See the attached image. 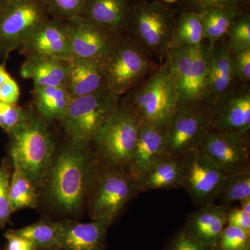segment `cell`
I'll list each match as a JSON object with an SVG mask.
<instances>
[{"mask_svg": "<svg viewBox=\"0 0 250 250\" xmlns=\"http://www.w3.org/2000/svg\"><path fill=\"white\" fill-rule=\"evenodd\" d=\"M98 163L92 143L67 139L39 188L40 201L63 220H75L86 207Z\"/></svg>", "mask_w": 250, "mask_h": 250, "instance_id": "cell-1", "label": "cell"}, {"mask_svg": "<svg viewBox=\"0 0 250 250\" xmlns=\"http://www.w3.org/2000/svg\"><path fill=\"white\" fill-rule=\"evenodd\" d=\"M123 98L137 112L143 123L164 129L179 103L168 54L160 65Z\"/></svg>", "mask_w": 250, "mask_h": 250, "instance_id": "cell-2", "label": "cell"}, {"mask_svg": "<svg viewBox=\"0 0 250 250\" xmlns=\"http://www.w3.org/2000/svg\"><path fill=\"white\" fill-rule=\"evenodd\" d=\"M9 136V157L40 188L57 152L48 123L34 113Z\"/></svg>", "mask_w": 250, "mask_h": 250, "instance_id": "cell-3", "label": "cell"}, {"mask_svg": "<svg viewBox=\"0 0 250 250\" xmlns=\"http://www.w3.org/2000/svg\"><path fill=\"white\" fill-rule=\"evenodd\" d=\"M142 124L137 112L122 97L116 111L91 143L98 165L128 172Z\"/></svg>", "mask_w": 250, "mask_h": 250, "instance_id": "cell-4", "label": "cell"}, {"mask_svg": "<svg viewBox=\"0 0 250 250\" xmlns=\"http://www.w3.org/2000/svg\"><path fill=\"white\" fill-rule=\"evenodd\" d=\"M175 21L174 13L164 3L139 1L130 6L125 34L161 63L170 50Z\"/></svg>", "mask_w": 250, "mask_h": 250, "instance_id": "cell-5", "label": "cell"}, {"mask_svg": "<svg viewBox=\"0 0 250 250\" xmlns=\"http://www.w3.org/2000/svg\"><path fill=\"white\" fill-rule=\"evenodd\" d=\"M103 61L106 89L122 98L159 66L126 34L118 36Z\"/></svg>", "mask_w": 250, "mask_h": 250, "instance_id": "cell-6", "label": "cell"}, {"mask_svg": "<svg viewBox=\"0 0 250 250\" xmlns=\"http://www.w3.org/2000/svg\"><path fill=\"white\" fill-rule=\"evenodd\" d=\"M139 193L137 182L127 172L98 165L85 208L92 220L106 222L111 225Z\"/></svg>", "mask_w": 250, "mask_h": 250, "instance_id": "cell-7", "label": "cell"}, {"mask_svg": "<svg viewBox=\"0 0 250 250\" xmlns=\"http://www.w3.org/2000/svg\"><path fill=\"white\" fill-rule=\"evenodd\" d=\"M168 56L178 90L179 106L209 108V47L207 42L170 49Z\"/></svg>", "mask_w": 250, "mask_h": 250, "instance_id": "cell-8", "label": "cell"}, {"mask_svg": "<svg viewBox=\"0 0 250 250\" xmlns=\"http://www.w3.org/2000/svg\"><path fill=\"white\" fill-rule=\"evenodd\" d=\"M121 98L103 88L71 99L60 124L67 139L93 142L118 107Z\"/></svg>", "mask_w": 250, "mask_h": 250, "instance_id": "cell-9", "label": "cell"}, {"mask_svg": "<svg viewBox=\"0 0 250 250\" xmlns=\"http://www.w3.org/2000/svg\"><path fill=\"white\" fill-rule=\"evenodd\" d=\"M49 18L42 0H11L0 14V58L6 62Z\"/></svg>", "mask_w": 250, "mask_h": 250, "instance_id": "cell-10", "label": "cell"}, {"mask_svg": "<svg viewBox=\"0 0 250 250\" xmlns=\"http://www.w3.org/2000/svg\"><path fill=\"white\" fill-rule=\"evenodd\" d=\"M182 164V187L199 208L218 200L228 177L220 167L199 150L179 156Z\"/></svg>", "mask_w": 250, "mask_h": 250, "instance_id": "cell-11", "label": "cell"}, {"mask_svg": "<svg viewBox=\"0 0 250 250\" xmlns=\"http://www.w3.org/2000/svg\"><path fill=\"white\" fill-rule=\"evenodd\" d=\"M210 130L209 108L179 106L164 129L167 152L181 156L198 150Z\"/></svg>", "mask_w": 250, "mask_h": 250, "instance_id": "cell-12", "label": "cell"}, {"mask_svg": "<svg viewBox=\"0 0 250 250\" xmlns=\"http://www.w3.org/2000/svg\"><path fill=\"white\" fill-rule=\"evenodd\" d=\"M247 135L210 130L198 150L228 175L238 173L250 169Z\"/></svg>", "mask_w": 250, "mask_h": 250, "instance_id": "cell-13", "label": "cell"}, {"mask_svg": "<svg viewBox=\"0 0 250 250\" xmlns=\"http://www.w3.org/2000/svg\"><path fill=\"white\" fill-rule=\"evenodd\" d=\"M211 130L248 134L250 129V83L239 84L209 108Z\"/></svg>", "mask_w": 250, "mask_h": 250, "instance_id": "cell-14", "label": "cell"}, {"mask_svg": "<svg viewBox=\"0 0 250 250\" xmlns=\"http://www.w3.org/2000/svg\"><path fill=\"white\" fill-rule=\"evenodd\" d=\"M24 57L38 56L69 61L73 58L65 21L49 18L20 47Z\"/></svg>", "mask_w": 250, "mask_h": 250, "instance_id": "cell-15", "label": "cell"}, {"mask_svg": "<svg viewBox=\"0 0 250 250\" xmlns=\"http://www.w3.org/2000/svg\"><path fill=\"white\" fill-rule=\"evenodd\" d=\"M238 83L233 70L232 52L227 38L209 47L208 102L209 108L226 96Z\"/></svg>", "mask_w": 250, "mask_h": 250, "instance_id": "cell-16", "label": "cell"}, {"mask_svg": "<svg viewBox=\"0 0 250 250\" xmlns=\"http://www.w3.org/2000/svg\"><path fill=\"white\" fill-rule=\"evenodd\" d=\"M65 25L74 58L103 59L116 38L80 16L66 21Z\"/></svg>", "mask_w": 250, "mask_h": 250, "instance_id": "cell-17", "label": "cell"}, {"mask_svg": "<svg viewBox=\"0 0 250 250\" xmlns=\"http://www.w3.org/2000/svg\"><path fill=\"white\" fill-rule=\"evenodd\" d=\"M61 248L65 250H105L106 236L111 225L106 222L92 220L80 223L65 219L59 221Z\"/></svg>", "mask_w": 250, "mask_h": 250, "instance_id": "cell-18", "label": "cell"}, {"mask_svg": "<svg viewBox=\"0 0 250 250\" xmlns=\"http://www.w3.org/2000/svg\"><path fill=\"white\" fill-rule=\"evenodd\" d=\"M129 0H85L80 17L108 35H123L129 16Z\"/></svg>", "mask_w": 250, "mask_h": 250, "instance_id": "cell-19", "label": "cell"}, {"mask_svg": "<svg viewBox=\"0 0 250 250\" xmlns=\"http://www.w3.org/2000/svg\"><path fill=\"white\" fill-rule=\"evenodd\" d=\"M229 209V207L221 204L203 206L189 215L184 229L211 249L218 246L221 233L228 225Z\"/></svg>", "mask_w": 250, "mask_h": 250, "instance_id": "cell-20", "label": "cell"}, {"mask_svg": "<svg viewBox=\"0 0 250 250\" xmlns=\"http://www.w3.org/2000/svg\"><path fill=\"white\" fill-rule=\"evenodd\" d=\"M167 153L164 129L143 123L128 172L139 183L153 164Z\"/></svg>", "mask_w": 250, "mask_h": 250, "instance_id": "cell-21", "label": "cell"}, {"mask_svg": "<svg viewBox=\"0 0 250 250\" xmlns=\"http://www.w3.org/2000/svg\"><path fill=\"white\" fill-rule=\"evenodd\" d=\"M65 89L71 99L106 88L102 59L69 60Z\"/></svg>", "mask_w": 250, "mask_h": 250, "instance_id": "cell-22", "label": "cell"}, {"mask_svg": "<svg viewBox=\"0 0 250 250\" xmlns=\"http://www.w3.org/2000/svg\"><path fill=\"white\" fill-rule=\"evenodd\" d=\"M68 62L62 59L27 56L20 72L22 78L32 80L34 87H65Z\"/></svg>", "mask_w": 250, "mask_h": 250, "instance_id": "cell-23", "label": "cell"}, {"mask_svg": "<svg viewBox=\"0 0 250 250\" xmlns=\"http://www.w3.org/2000/svg\"><path fill=\"white\" fill-rule=\"evenodd\" d=\"M182 177L181 158L167 153L156 161L140 179L139 191L182 188Z\"/></svg>", "mask_w": 250, "mask_h": 250, "instance_id": "cell-24", "label": "cell"}, {"mask_svg": "<svg viewBox=\"0 0 250 250\" xmlns=\"http://www.w3.org/2000/svg\"><path fill=\"white\" fill-rule=\"evenodd\" d=\"M31 93L37 114L43 121L62 122L71 100L65 87L35 86Z\"/></svg>", "mask_w": 250, "mask_h": 250, "instance_id": "cell-25", "label": "cell"}, {"mask_svg": "<svg viewBox=\"0 0 250 250\" xmlns=\"http://www.w3.org/2000/svg\"><path fill=\"white\" fill-rule=\"evenodd\" d=\"M9 197L13 213L23 208H36L40 203L39 190L19 166L11 162Z\"/></svg>", "mask_w": 250, "mask_h": 250, "instance_id": "cell-26", "label": "cell"}, {"mask_svg": "<svg viewBox=\"0 0 250 250\" xmlns=\"http://www.w3.org/2000/svg\"><path fill=\"white\" fill-rule=\"evenodd\" d=\"M205 41L203 19L200 12L188 10L176 17L170 49L200 45Z\"/></svg>", "mask_w": 250, "mask_h": 250, "instance_id": "cell-27", "label": "cell"}, {"mask_svg": "<svg viewBox=\"0 0 250 250\" xmlns=\"http://www.w3.org/2000/svg\"><path fill=\"white\" fill-rule=\"evenodd\" d=\"M241 11L243 9L220 6L200 11L203 19L205 40L208 47H213L227 37L233 21Z\"/></svg>", "mask_w": 250, "mask_h": 250, "instance_id": "cell-28", "label": "cell"}, {"mask_svg": "<svg viewBox=\"0 0 250 250\" xmlns=\"http://www.w3.org/2000/svg\"><path fill=\"white\" fill-rule=\"evenodd\" d=\"M59 227V221L43 218L14 230L18 234L31 241L37 250H54L61 248Z\"/></svg>", "mask_w": 250, "mask_h": 250, "instance_id": "cell-29", "label": "cell"}, {"mask_svg": "<svg viewBox=\"0 0 250 250\" xmlns=\"http://www.w3.org/2000/svg\"><path fill=\"white\" fill-rule=\"evenodd\" d=\"M250 197V169L229 174L218 198L221 205L228 206Z\"/></svg>", "mask_w": 250, "mask_h": 250, "instance_id": "cell-30", "label": "cell"}, {"mask_svg": "<svg viewBox=\"0 0 250 250\" xmlns=\"http://www.w3.org/2000/svg\"><path fill=\"white\" fill-rule=\"evenodd\" d=\"M30 108L0 101V127L8 136L21 128L34 114Z\"/></svg>", "mask_w": 250, "mask_h": 250, "instance_id": "cell-31", "label": "cell"}, {"mask_svg": "<svg viewBox=\"0 0 250 250\" xmlns=\"http://www.w3.org/2000/svg\"><path fill=\"white\" fill-rule=\"evenodd\" d=\"M231 52L250 49V16L241 11L233 21L227 35Z\"/></svg>", "mask_w": 250, "mask_h": 250, "instance_id": "cell-32", "label": "cell"}, {"mask_svg": "<svg viewBox=\"0 0 250 250\" xmlns=\"http://www.w3.org/2000/svg\"><path fill=\"white\" fill-rule=\"evenodd\" d=\"M11 171L12 165L9 156L4 158L0 164V228L1 229L11 223L13 214L9 197Z\"/></svg>", "mask_w": 250, "mask_h": 250, "instance_id": "cell-33", "label": "cell"}, {"mask_svg": "<svg viewBox=\"0 0 250 250\" xmlns=\"http://www.w3.org/2000/svg\"><path fill=\"white\" fill-rule=\"evenodd\" d=\"M85 0H42L49 17L65 21L80 16Z\"/></svg>", "mask_w": 250, "mask_h": 250, "instance_id": "cell-34", "label": "cell"}, {"mask_svg": "<svg viewBox=\"0 0 250 250\" xmlns=\"http://www.w3.org/2000/svg\"><path fill=\"white\" fill-rule=\"evenodd\" d=\"M218 246L221 250L250 249V233L227 225L221 233Z\"/></svg>", "mask_w": 250, "mask_h": 250, "instance_id": "cell-35", "label": "cell"}, {"mask_svg": "<svg viewBox=\"0 0 250 250\" xmlns=\"http://www.w3.org/2000/svg\"><path fill=\"white\" fill-rule=\"evenodd\" d=\"M21 90L17 82L9 75L4 64H0V101L16 104Z\"/></svg>", "mask_w": 250, "mask_h": 250, "instance_id": "cell-36", "label": "cell"}, {"mask_svg": "<svg viewBox=\"0 0 250 250\" xmlns=\"http://www.w3.org/2000/svg\"><path fill=\"white\" fill-rule=\"evenodd\" d=\"M233 70L240 84L250 83V49L232 52Z\"/></svg>", "mask_w": 250, "mask_h": 250, "instance_id": "cell-37", "label": "cell"}, {"mask_svg": "<svg viewBox=\"0 0 250 250\" xmlns=\"http://www.w3.org/2000/svg\"><path fill=\"white\" fill-rule=\"evenodd\" d=\"M166 250H210L183 228L174 236Z\"/></svg>", "mask_w": 250, "mask_h": 250, "instance_id": "cell-38", "label": "cell"}, {"mask_svg": "<svg viewBox=\"0 0 250 250\" xmlns=\"http://www.w3.org/2000/svg\"><path fill=\"white\" fill-rule=\"evenodd\" d=\"M190 10L200 11L212 7L237 8L243 9L244 5L248 3V0H188Z\"/></svg>", "mask_w": 250, "mask_h": 250, "instance_id": "cell-39", "label": "cell"}, {"mask_svg": "<svg viewBox=\"0 0 250 250\" xmlns=\"http://www.w3.org/2000/svg\"><path fill=\"white\" fill-rule=\"evenodd\" d=\"M4 236L6 240L5 250H37L31 241L15 232L12 229L6 231Z\"/></svg>", "mask_w": 250, "mask_h": 250, "instance_id": "cell-40", "label": "cell"}, {"mask_svg": "<svg viewBox=\"0 0 250 250\" xmlns=\"http://www.w3.org/2000/svg\"><path fill=\"white\" fill-rule=\"evenodd\" d=\"M228 225L241 229L250 233V214L243 211L240 207L230 208L228 217Z\"/></svg>", "mask_w": 250, "mask_h": 250, "instance_id": "cell-41", "label": "cell"}, {"mask_svg": "<svg viewBox=\"0 0 250 250\" xmlns=\"http://www.w3.org/2000/svg\"><path fill=\"white\" fill-rule=\"evenodd\" d=\"M239 203L240 205H241L240 208H241L243 211L246 212V213H248V214H250V198H247L242 200Z\"/></svg>", "mask_w": 250, "mask_h": 250, "instance_id": "cell-42", "label": "cell"}, {"mask_svg": "<svg viewBox=\"0 0 250 250\" xmlns=\"http://www.w3.org/2000/svg\"><path fill=\"white\" fill-rule=\"evenodd\" d=\"M11 0H0V14L6 8Z\"/></svg>", "mask_w": 250, "mask_h": 250, "instance_id": "cell-43", "label": "cell"}, {"mask_svg": "<svg viewBox=\"0 0 250 250\" xmlns=\"http://www.w3.org/2000/svg\"><path fill=\"white\" fill-rule=\"evenodd\" d=\"M161 1L167 3V4H172V3L176 2V1H178V0H161Z\"/></svg>", "mask_w": 250, "mask_h": 250, "instance_id": "cell-44", "label": "cell"}, {"mask_svg": "<svg viewBox=\"0 0 250 250\" xmlns=\"http://www.w3.org/2000/svg\"><path fill=\"white\" fill-rule=\"evenodd\" d=\"M210 250H221L218 248V246L215 247V248H211Z\"/></svg>", "mask_w": 250, "mask_h": 250, "instance_id": "cell-45", "label": "cell"}, {"mask_svg": "<svg viewBox=\"0 0 250 250\" xmlns=\"http://www.w3.org/2000/svg\"><path fill=\"white\" fill-rule=\"evenodd\" d=\"M54 250H65L62 249V248H59V249Z\"/></svg>", "mask_w": 250, "mask_h": 250, "instance_id": "cell-46", "label": "cell"}, {"mask_svg": "<svg viewBox=\"0 0 250 250\" xmlns=\"http://www.w3.org/2000/svg\"><path fill=\"white\" fill-rule=\"evenodd\" d=\"M0 250H1V249H0Z\"/></svg>", "mask_w": 250, "mask_h": 250, "instance_id": "cell-47", "label": "cell"}, {"mask_svg": "<svg viewBox=\"0 0 250 250\" xmlns=\"http://www.w3.org/2000/svg\"><path fill=\"white\" fill-rule=\"evenodd\" d=\"M250 250V249H248V250Z\"/></svg>", "mask_w": 250, "mask_h": 250, "instance_id": "cell-48", "label": "cell"}]
</instances>
